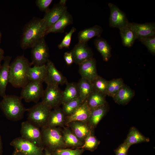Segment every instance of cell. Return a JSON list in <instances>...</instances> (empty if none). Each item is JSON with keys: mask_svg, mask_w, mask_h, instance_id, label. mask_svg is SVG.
<instances>
[{"mask_svg": "<svg viewBox=\"0 0 155 155\" xmlns=\"http://www.w3.org/2000/svg\"><path fill=\"white\" fill-rule=\"evenodd\" d=\"M31 63L24 56L17 57L10 64L9 83L16 88H22L29 82L28 72Z\"/></svg>", "mask_w": 155, "mask_h": 155, "instance_id": "obj_1", "label": "cell"}, {"mask_svg": "<svg viewBox=\"0 0 155 155\" xmlns=\"http://www.w3.org/2000/svg\"><path fill=\"white\" fill-rule=\"evenodd\" d=\"M47 29L42 19H35L29 22L23 30L21 41L22 49L32 48L46 34Z\"/></svg>", "mask_w": 155, "mask_h": 155, "instance_id": "obj_2", "label": "cell"}, {"mask_svg": "<svg viewBox=\"0 0 155 155\" xmlns=\"http://www.w3.org/2000/svg\"><path fill=\"white\" fill-rule=\"evenodd\" d=\"M3 98L0 108L6 117L14 121L22 119L27 109L24 106L20 97L6 95Z\"/></svg>", "mask_w": 155, "mask_h": 155, "instance_id": "obj_3", "label": "cell"}, {"mask_svg": "<svg viewBox=\"0 0 155 155\" xmlns=\"http://www.w3.org/2000/svg\"><path fill=\"white\" fill-rule=\"evenodd\" d=\"M41 133L43 144L50 150L54 151L66 146L62 135L56 127L44 126L42 127Z\"/></svg>", "mask_w": 155, "mask_h": 155, "instance_id": "obj_4", "label": "cell"}, {"mask_svg": "<svg viewBox=\"0 0 155 155\" xmlns=\"http://www.w3.org/2000/svg\"><path fill=\"white\" fill-rule=\"evenodd\" d=\"M51 109L41 102L27 109L28 121L38 127H43L46 123Z\"/></svg>", "mask_w": 155, "mask_h": 155, "instance_id": "obj_5", "label": "cell"}, {"mask_svg": "<svg viewBox=\"0 0 155 155\" xmlns=\"http://www.w3.org/2000/svg\"><path fill=\"white\" fill-rule=\"evenodd\" d=\"M10 145L15 150L23 155H44L42 147L39 146L21 137L13 140Z\"/></svg>", "mask_w": 155, "mask_h": 155, "instance_id": "obj_6", "label": "cell"}, {"mask_svg": "<svg viewBox=\"0 0 155 155\" xmlns=\"http://www.w3.org/2000/svg\"><path fill=\"white\" fill-rule=\"evenodd\" d=\"M21 137L36 145L42 147L41 131L38 127L28 121L23 122L20 130Z\"/></svg>", "mask_w": 155, "mask_h": 155, "instance_id": "obj_7", "label": "cell"}, {"mask_svg": "<svg viewBox=\"0 0 155 155\" xmlns=\"http://www.w3.org/2000/svg\"><path fill=\"white\" fill-rule=\"evenodd\" d=\"M32 48V65L39 66L46 64L49 60V54L48 48L44 38Z\"/></svg>", "mask_w": 155, "mask_h": 155, "instance_id": "obj_8", "label": "cell"}, {"mask_svg": "<svg viewBox=\"0 0 155 155\" xmlns=\"http://www.w3.org/2000/svg\"><path fill=\"white\" fill-rule=\"evenodd\" d=\"M47 85L42 96L41 102L51 109L55 108L61 103L62 91L58 86Z\"/></svg>", "mask_w": 155, "mask_h": 155, "instance_id": "obj_9", "label": "cell"}, {"mask_svg": "<svg viewBox=\"0 0 155 155\" xmlns=\"http://www.w3.org/2000/svg\"><path fill=\"white\" fill-rule=\"evenodd\" d=\"M22 88L20 97L27 102H37L44 92L42 83L39 82H29Z\"/></svg>", "mask_w": 155, "mask_h": 155, "instance_id": "obj_10", "label": "cell"}, {"mask_svg": "<svg viewBox=\"0 0 155 155\" xmlns=\"http://www.w3.org/2000/svg\"><path fill=\"white\" fill-rule=\"evenodd\" d=\"M108 6L110 11L109 19L110 26L119 29L127 26L129 22L125 13L113 3H110Z\"/></svg>", "mask_w": 155, "mask_h": 155, "instance_id": "obj_11", "label": "cell"}, {"mask_svg": "<svg viewBox=\"0 0 155 155\" xmlns=\"http://www.w3.org/2000/svg\"><path fill=\"white\" fill-rule=\"evenodd\" d=\"M46 65V73L44 82L47 85L59 86L68 83L66 78L58 71L52 61L49 60Z\"/></svg>", "mask_w": 155, "mask_h": 155, "instance_id": "obj_12", "label": "cell"}, {"mask_svg": "<svg viewBox=\"0 0 155 155\" xmlns=\"http://www.w3.org/2000/svg\"><path fill=\"white\" fill-rule=\"evenodd\" d=\"M128 26L133 32L136 39L155 35V24L153 22L139 24L129 22Z\"/></svg>", "mask_w": 155, "mask_h": 155, "instance_id": "obj_13", "label": "cell"}, {"mask_svg": "<svg viewBox=\"0 0 155 155\" xmlns=\"http://www.w3.org/2000/svg\"><path fill=\"white\" fill-rule=\"evenodd\" d=\"M70 52L73 62L78 65L93 57L92 51L87 43L78 42Z\"/></svg>", "mask_w": 155, "mask_h": 155, "instance_id": "obj_14", "label": "cell"}, {"mask_svg": "<svg viewBox=\"0 0 155 155\" xmlns=\"http://www.w3.org/2000/svg\"><path fill=\"white\" fill-rule=\"evenodd\" d=\"M91 111L86 100L71 114L67 116L65 123L67 125L72 122L76 121L88 123Z\"/></svg>", "mask_w": 155, "mask_h": 155, "instance_id": "obj_15", "label": "cell"}, {"mask_svg": "<svg viewBox=\"0 0 155 155\" xmlns=\"http://www.w3.org/2000/svg\"><path fill=\"white\" fill-rule=\"evenodd\" d=\"M67 7L66 5L59 3L51 9H48L46 11L42 19L45 24L47 30L60 18L67 11Z\"/></svg>", "mask_w": 155, "mask_h": 155, "instance_id": "obj_16", "label": "cell"}, {"mask_svg": "<svg viewBox=\"0 0 155 155\" xmlns=\"http://www.w3.org/2000/svg\"><path fill=\"white\" fill-rule=\"evenodd\" d=\"M79 65V72L82 78L92 82L98 76L96 61L93 57L82 62Z\"/></svg>", "mask_w": 155, "mask_h": 155, "instance_id": "obj_17", "label": "cell"}, {"mask_svg": "<svg viewBox=\"0 0 155 155\" xmlns=\"http://www.w3.org/2000/svg\"><path fill=\"white\" fill-rule=\"evenodd\" d=\"M3 63L0 67V94L2 97L6 95L5 92L9 83V66L11 57L7 56L4 58Z\"/></svg>", "mask_w": 155, "mask_h": 155, "instance_id": "obj_18", "label": "cell"}, {"mask_svg": "<svg viewBox=\"0 0 155 155\" xmlns=\"http://www.w3.org/2000/svg\"><path fill=\"white\" fill-rule=\"evenodd\" d=\"M69 125L73 133L83 143L87 136L92 133V129L88 123L76 121L72 122Z\"/></svg>", "mask_w": 155, "mask_h": 155, "instance_id": "obj_19", "label": "cell"}, {"mask_svg": "<svg viewBox=\"0 0 155 155\" xmlns=\"http://www.w3.org/2000/svg\"><path fill=\"white\" fill-rule=\"evenodd\" d=\"M73 23V17L67 11L55 24L47 30L46 34L50 33L63 32L65 28Z\"/></svg>", "mask_w": 155, "mask_h": 155, "instance_id": "obj_20", "label": "cell"}, {"mask_svg": "<svg viewBox=\"0 0 155 155\" xmlns=\"http://www.w3.org/2000/svg\"><path fill=\"white\" fill-rule=\"evenodd\" d=\"M134 95V92L124 84L113 98L117 103L125 105L130 101Z\"/></svg>", "mask_w": 155, "mask_h": 155, "instance_id": "obj_21", "label": "cell"}, {"mask_svg": "<svg viewBox=\"0 0 155 155\" xmlns=\"http://www.w3.org/2000/svg\"><path fill=\"white\" fill-rule=\"evenodd\" d=\"M102 31V27L97 25L81 30L79 32L78 35L79 42L87 43L88 41L94 37H100Z\"/></svg>", "mask_w": 155, "mask_h": 155, "instance_id": "obj_22", "label": "cell"}, {"mask_svg": "<svg viewBox=\"0 0 155 155\" xmlns=\"http://www.w3.org/2000/svg\"><path fill=\"white\" fill-rule=\"evenodd\" d=\"M64 114L60 108H55L51 111L45 126L56 127L63 125L65 122Z\"/></svg>", "mask_w": 155, "mask_h": 155, "instance_id": "obj_23", "label": "cell"}, {"mask_svg": "<svg viewBox=\"0 0 155 155\" xmlns=\"http://www.w3.org/2000/svg\"><path fill=\"white\" fill-rule=\"evenodd\" d=\"M46 64L41 66H34L30 67L29 70L28 76L29 82L42 83L46 73Z\"/></svg>", "mask_w": 155, "mask_h": 155, "instance_id": "obj_24", "label": "cell"}, {"mask_svg": "<svg viewBox=\"0 0 155 155\" xmlns=\"http://www.w3.org/2000/svg\"><path fill=\"white\" fill-rule=\"evenodd\" d=\"M79 97L77 84L67 83L65 90L62 91L61 103L63 104Z\"/></svg>", "mask_w": 155, "mask_h": 155, "instance_id": "obj_25", "label": "cell"}, {"mask_svg": "<svg viewBox=\"0 0 155 155\" xmlns=\"http://www.w3.org/2000/svg\"><path fill=\"white\" fill-rule=\"evenodd\" d=\"M108 110L106 104L91 110L88 123L92 129L94 128L104 116Z\"/></svg>", "mask_w": 155, "mask_h": 155, "instance_id": "obj_26", "label": "cell"}, {"mask_svg": "<svg viewBox=\"0 0 155 155\" xmlns=\"http://www.w3.org/2000/svg\"><path fill=\"white\" fill-rule=\"evenodd\" d=\"M77 84L79 97L84 102L94 91L93 83L88 80L81 78Z\"/></svg>", "mask_w": 155, "mask_h": 155, "instance_id": "obj_27", "label": "cell"}, {"mask_svg": "<svg viewBox=\"0 0 155 155\" xmlns=\"http://www.w3.org/2000/svg\"><path fill=\"white\" fill-rule=\"evenodd\" d=\"M150 138L142 134L135 127H131L124 142L131 146L135 144L149 142Z\"/></svg>", "mask_w": 155, "mask_h": 155, "instance_id": "obj_28", "label": "cell"}, {"mask_svg": "<svg viewBox=\"0 0 155 155\" xmlns=\"http://www.w3.org/2000/svg\"><path fill=\"white\" fill-rule=\"evenodd\" d=\"M94 44L102 55L103 60L108 61L111 57V47L107 41L100 37H97L94 40Z\"/></svg>", "mask_w": 155, "mask_h": 155, "instance_id": "obj_29", "label": "cell"}, {"mask_svg": "<svg viewBox=\"0 0 155 155\" xmlns=\"http://www.w3.org/2000/svg\"><path fill=\"white\" fill-rule=\"evenodd\" d=\"M106 96L94 90L86 100L90 109L92 110L105 104Z\"/></svg>", "mask_w": 155, "mask_h": 155, "instance_id": "obj_30", "label": "cell"}, {"mask_svg": "<svg viewBox=\"0 0 155 155\" xmlns=\"http://www.w3.org/2000/svg\"><path fill=\"white\" fill-rule=\"evenodd\" d=\"M122 43L125 46H132L136 38L133 31L128 26L119 29Z\"/></svg>", "mask_w": 155, "mask_h": 155, "instance_id": "obj_31", "label": "cell"}, {"mask_svg": "<svg viewBox=\"0 0 155 155\" xmlns=\"http://www.w3.org/2000/svg\"><path fill=\"white\" fill-rule=\"evenodd\" d=\"M63 137L66 146L80 148L84 143L80 140L72 131L65 128L63 132Z\"/></svg>", "mask_w": 155, "mask_h": 155, "instance_id": "obj_32", "label": "cell"}, {"mask_svg": "<svg viewBox=\"0 0 155 155\" xmlns=\"http://www.w3.org/2000/svg\"><path fill=\"white\" fill-rule=\"evenodd\" d=\"M124 84L123 80L121 78L114 79L108 81L106 95L113 97Z\"/></svg>", "mask_w": 155, "mask_h": 155, "instance_id": "obj_33", "label": "cell"}, {"mask_svg": "<svg viewBox=\"0 0 155 155\" xmlns=\"http://www.w3.org/2000/svg\"><path fill=\"white\" fill-rule=\"evenodd\" d=\"M84 142L83 145L80 148L91 151L96 149L100 143L99 141L92 134V133L87 136Z\"/></svg>", "mask_w": 155, "mask_h": 155, "instance_id": "obj_34", "label": "cell"}, {"mask_svg": "<svg viewBox=\"0 0 155 155\" xmlns=\"http://www.w3.org/2000/svg\"><path fill=\"white\" fill-rule=\"evenodd\" d=\"M81 99L79 97L63 104L62 111L67 116L71 114L83 102Z\"/></svg>", "mask_w": 155, "mask_h": 155, "instance_id": "obj_35", "label": "cell"}, {"mask_svg": "<svg viewBox=\"0 0 155 155\" xmlns=\"http://www.w3.org/2000/svg\"><path fill=\"white\" fill-rule=\"evenodd\" d=\"M108 81L102 77L98 76L92 82L94 90L106 96Z\"/></svg>", "mask_w": 155, "mask_h": 155, "instance_id": "obj_36", "label": "cell"}, {"mask_svg": "<svg viewBox=\"0 0 155 155\" xmlns=\"http://www.w3.org/2000/svg\"><path fill=\"white\" fill-rule=\"evenodd\" d=\"M84 150L82 148L75 150L60 148L53 151V155H81Z\"/></svg>", "mask_w": 155, "mask_h": 155, "instance_id": "obj_37", "label": "cell"}, {"mask_svg": "<svg viewBox=\"0 0 155 155\" xmlns=\"http://www.w3.org/2000/svg\"><path fill=\"white\" fill-rule=\"evenodd\" d=\"M145 45L152 54H155V36L141 38L138 39Z\"/></svg>", "mask_w": 155, "mask_h": 155, "instance_id": "obj_38", "label": "cell"}, {"mask_svg": "<svg viewBox=\"0 0 155 155\" xmlns=\"http://www.w3.org/2000/svg\"><path fill=\"white\" fill-rule=\"evenodd\" d=\"M76 28L73 27L70 31L65 35L61 43L58 45L60 49L68 48L70 45L71 37L73 33L76 31Z\"/></svg>", "mask_w": 155, "mask_h": 155, "instance_id": "obj_39", "label": "cell"}, {"mask_svg": "<svg viewBox=\"0 0 155 155\" xmlns=\"http://www.w3.org/2000/svg\"><path fill=\"white\" fill-rule=\"evenodd\" d=\"M130 147L124 142L115 150L116 155H127L128 150Z\"/></svg>", "mask_w": 155, "mask_h": 155, "instance_id": "obj_40", "label": "cell"}, {"mask_svg": "<svg viewBox=\"0 0 155 155\" xmlns=\"http://www.w3.org/2000/svg\"><path fill=\"white\" fill-rule=\"evenodd\" d=\"M52 0H37L36 5L39 9L42 11H46L53 1Z\"/></svg>", "mask_w": 155, "mask_h": 155, "instance_id": "obj_41", "label": "cell"}, {"mask_svg": "<svg viewBox=\"0 0 155 155\" xmlns=\"http://www.w3.org/2000/svg\"><path fill=\"white\" fill-rule=\"evenodd\" d=\"M64 58L66 63L70 65L73 63V59L71 52H66L64 53Z\"/></svg>", "mask_w": 155, "mask_h": 155, "instance_id": "obj_42", "label": "cell"}, {"mask_svg": "<svg viewBox=\"0 0 155 155\" xmlns=\"http://www.w3.org/2000/svg\"><path fill=\"white\" fill-rule=\"evenodd\" d=\"M4 52L3 50L0 48V67H1V64L2 61L4 59Z\"/></svg>", "mask_w": 155, "mask_h": 155, "instance_id": "obj_43", "label": "cell"}, {"mask_svg": "<svg viewBox=\"0 0 155 155\" xmlns=\"http://www.w3.org/2000/svg\"><path fill=\"white\" fill-rule=\"evenodd\" d=\"M2 143L1 136L0 134V155H1L2 153Z\"/></svg>", "mask_w": 155, "mask_h": 155, "instance_id": "obj_44", "label": "cell"}, {"mask_svg": "<svg viewBox=\"0 0 155 155\" xmlns=\"http://www.w3.org/2000/svg\"><path fill=\"white\" fill-rule=\"evenodd\" d=\"M44 155H52L50 152L47 149H45Z\"/></svg>", "mask_w": 155, "mask_h": 155, "instance_id": "obj_45", "label": "cell"}, {"mask_svg": "<svg viewBox=\"0 0 155 155\" xmlns=\"http://www.w3.org/2000/svg\"><path fill=\"white\" fill-rule=\"evenodd\" d=\"M12 155H23L19 152L15 150Z\"/></svg>", "mask_w": 155, "mask_h": 155, "instance_id": "obj_46", "label": "cell"}, {"mask_svg": "<svg viewBox=\"0 0 155 155\" xmlns=\"http://www.w3.org/2000/svg\"><path fill=\"white\" fill-rule=\"evenodd\" d=\"M66 1L65 0H61L59 3L62 5H66Z\"/></svg>", "mask_w": 155, "mask_h": 155, "instance_id": "obj_47", "label": "cell"}, {"mask_svg": "<svg viewBox=\"0 0 155 155\" xmlns=\"http://www.w3.org/2000/svg\"><path fill=\"white\" fill-rule=\"evenodd\" d=\"M1 32H0V43L1 41Z\"/></svg>", "mask_w": 155, "mask_h": 155, "instance_id": "obj_48", "label": "cell"}, {"mask_svg": "<svg viewBox=\"0 0 155 155\" xmlns=\"http://www.w3.org/2000/svg\"><path fill=\"white\" fill-rule=\"evenodd\" d=\"M0 96H1L0 94Z\"/></svg>", "mask_w": 155, "mask_h": 155, "instance_id": "obj_49", "label": "cell"}]
</instances>
